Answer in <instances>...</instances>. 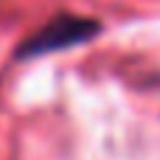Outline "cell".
<instances>
[{
  "mask_svg": "<svg viewBox=\"0 0 160 160\" xmlns=\"http://www.w3.org/2000/svg\"><path fill=\"white\" fill-rule=\"evenodd\" d=\"M62 28H65V20H59V22L48 25L39 37H34V42H31L34 53H37V51H51V48H59V45H68V42H79L82 28H93V25H87V22H79V20H76L65 34H62Z\"/></svg>",
  "mask_w": 160,
  "mask_h": 160,
  "instance_id": "1",
  "label": "cell"
}]
</instances>
